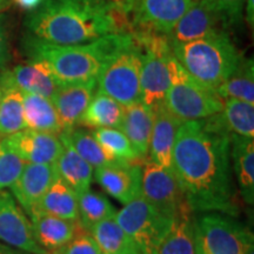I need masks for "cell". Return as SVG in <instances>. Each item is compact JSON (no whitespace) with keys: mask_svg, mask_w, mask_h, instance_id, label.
Returning <instances> with one entry per match:
<instances>
[{"mask_svg":"<svg viewBox=\"0 0 254 254\" xmlns=\"http://www.w3.org/2000/svg\"><path fill=\"white\" fill-rule=\"evenodd\" d=\"M231 135L218 114L185 122L178 128L172 172L192 214L218 212L240 215V195L234 182Z\"/></svg>","mask_w":254,"mask_h":254,"instance_id":"1","label":"cell"},{"mask_svg":"<svg viewBox=\"0 0 254 254\" xmlns=\"http://www.w3.org/2000/svg\"><path fill=\"white\" fill-rule=\"evenodd\" d=\"M104 1H106L114 11L127 17L133 12L136 0H104Z\"/></svg>","mask_w":254,"mask_h":254,"instance_id":"39","label":"cell"},{"mask_svg":"<svg viewBox=\"0 0 254 254\" xmlns=\"http://www.w3.org/2000/svg\"><path fill=\"white\" fill-rule=\"evenodd\" d=\"M50 254H103L91 233L80 231L71 241Z\"/></svg>","mask_w":254,"mask_h":254,"instance_id":"36","label":"cell"},{"mask_svg":"<svg viewBox=\"0 0 254 254\" xmlns=\"http://www.w3.org/2000/svg\"><path fill=\"white\" fill-rule=\"evenodd\" d=\"M218 116L232 134L254 138V104L224 99V107Z\"/></svg>","mask_w":254,"mask_h":254,"instance_id":"32","label":"cell"},{"mask_svg":"<svg viewBox=\"0 0 254 254\" xmlns=\"http://www.w3.org/2000/svg\"><path fill=\"white\" fill-rule=\"evenodd\" d=\"M104 0H44L27 15L31 37L53 45L90 43L107 34L127 32L126 19Z\"/></svg>","mask_w":254,"mask_h":254,"instance_id":"2","label":"cell"},{"mask_svg":"<svg viewBox=\"0 0 254 254\" xmlns=\"http://www.w3.org/2000/svg\"><path fill=\"white\" fill-rule=\"evenodd\" d=\"M231 159L233 176L240 198L247 206L254 204V140L253 138L231 135Z\"/></svg>","mask_w":254,"mask_h":254,"instance_id":"20","label":"cell"},{"mask_svg":"<svg viewBox=\"0 0 254 254\" xmlns=\"http://www.w3.org/2000/svg\"><path fill=\"white\" fill-rule=\"evenodd\" d=\"M0 254H32V253H27L24 252V251L13 249V247L5 245V244L0 243Z\"/></svg>","mask_w":254,"mask_h":254,"instance_id":"42","label":"cell"},{"mask_svg":"<svg viewBox=\"0 0 254 254\" xmlns=\"http://www.w3.org/2000/svg\"><path fill=\"white\" fill-rule=\"evenodd\" d=\"M58 177L56 164L25 163L20 176L9 187L11 194L27 215Z\"/></svg>","mask_w":254,"mask_h":254,"instance_id":"16","label":"cell"},{"mask_svg":"<svg viewBox=\"0 0 254 254\" xmlns=\"http://www.w3.org/2000/svg\"><path fill=\"white\" fill-rule=\"evenodd\" d=\"M59 138L63 142V150L55 163L57 172L66 185L71 187L77 194H80L91 189L94 168L73 150L65 139L62 136Z\"/></svg>","mask_w":254,"mask_h":254,"instance_id":"24","label":"cell"},{"mask_svg":"<svg viewBox=\"0 0 254 254\" xmlns=\"http://www.w3.org/2000/svg\"><path fill=\"white\" fill-rule=\"evenodd\" d=\"M224 18L226 27L240 23L245 0H209Z\"/></svg>","mask_w":254,"mask_h":254,"instance_id":"37","label":"cell"},{"mask_svg":"<svg viewBox=\"0 0 254 254\" xmlns=\"http://www.w3.org/2000/svg\"><path fill=\"white\" fill-rule=\"evenodd\" d=\"M192 219V215L177 219L153 254H195Z\"/></svg>","mask_w":254,"mask_h":254,"instance_id":"33","label":"cell"},{"mask_svg":"<svg viewBox=\"0 0 254 254\" xmlns=\"http://www.w3.org/2000/svg\"><path fill=\"white\" fill-rule=\"evenodd\" d=\"M91 234L103 254H141L134 241L127 236L114 218L95 225Z\"/></svg>","mask_w":254,"mask_h":254,"instance_id":"28","label":"cell"},{"mask_svg":"<svg viewBox=\"0 0 254 254\" xmlns=\"http://www.w3.org/2000/svg\"><path fill=\"white\" fill-rule=\"evenodd\" d=\"M9 59L8 36L5 24V17L0 15V67L4 66Z\"/></svg>","mask_w":254,"mask_h":254,"instance_id":"38","label":"cell"},{"mask_svg":"<svg viewBox=\"0 0 254 254\" xmlns=\"http://www.w3.org/2000/svg\"><path fill=\"white\" fill-rule=\"evenodd\" d=\"M131 37V32H122L80 45L60 46L27 36L24 49L30 60L47 64L60 84H72L97 79L107 60Z\"/></svg>","mask_w":254,"mask_h":254,"instance_id":"3","label":"cell"},{"mask_svg":"<svg viewBox=\"0 0 254 254\" xmlns=\"http://www.w3.org/2000/svg\"><path fill=\"white\" fill-rule=\"evenodd\" d=\"M59 136L65 139L72 146L73 150L85 161H87L94 170L116 161L106 153L103 146L98 142L90 131L74 127L69 131L62 132Z\"/></svg>","mask_w":254,"mask_h":254,"instance_id":"31","label":"cell"},{"mask_svg":"<svg viewBox=\"0 0 254 254\" xmlns=\"http://www.w3.org/2000/svg\"><path fill=\"white\" fill-rule=\"evenodd\" d=\"M25 163L19 155L0 139V190L8 189L20 176Z\"/></svg>","mask_w":254,"mask_h":254,"instance_id":"35","label":"cell"},{"mask_svg":"<svg viewBox=\"0 0 254 254\" xmlns=\"http://www.w3.org/2000/svg\"><path fill=\"white\" fill-rule=\"evenodd\" d=\"M43 1L44 0H13V2L18 7L30 12L36 9Z\"/></svg>","mask_w":254,"mask_h":254,"instance_id":"40","label":"cell"},{"mask_svg":"<svg viewBox=\"0 0 254 254\" xmlns=\"http://www.w3.org/2000/svg\"><path fill=\"white\" fill-rule=\"evenodd\" d=\"M172 85L165 99V106L180 122L209 118L220 113L224 99L214 90L204 86L189 74L176 57L168 58Z\"/></svg>","mask_w":254,"mask_h":254,"instance_id":"5","label":"cell"},{"mask_svg":"<svg viewBox=\"0 0 254 254\" xmlns=\"http://www.w3.org/2000/svg\"><path fill=\"white\" fill-rule=\"evenodd\" d=\"M6 1H7V0H0V11H1V9L5 7Z\"/></svg>","mask_w":254,"mask_h":254,"instance_id":"43","label":"cell"},{"mask_svg":"<svg viewBox=\"0 0 254 254\" xmlns=\"http://www.w3.org/2000/svg\"><path fill=\"white\" fill-rule=\"evenodd\" d=\"M195 247L204 254H246L253 233L231 215L207 212L192 219Z\"/></svg>","mask_w":254,"mask_h":254,"instance_id":"7","label":"cell"},{"mask_svg":"<svg viewBox=\"0 0 254 254\" xmlns=\"http://www.w3.org/2000/svg\"><path fill=\"white\" fill-rule=\"evenodd\" d=\"M92 134L113 160L138 161L140 159L131 141L119 128H95Z\"/></svg>","mask_w":254,"mask_h":254,"instance_id":"34","label":"cell"},{"mask_svg":"<svg viewBox=\"0 0 254 254\" xmlns=\"http://www.w3.org/2000/svg\"><path fill=\"white\" fill-rule=\"evenodd\" d=\"M153 118V110L142 103H135L125 107L119 129L131 141L140 159H144L148 154Z\"/></svg>","mask_w":254,"mask_h":254,"instance_id":"23","label":"cell"},{"mask_svg":"<svg viewBox=\"0 0 254 254\" xmlns=\"http://www.w3.org/2000/svg\"><path fill=\"white\" fill-rule=\"evenodd\" d=\"M37 243L49 253L71 241L81 231L78 221L66 220L33 208L27 214Z\"/></svg>","mask_w":254,"mask_h":254,"instance_id":"18","label":"cell"},{"mask_svg":"<svg viewBox=\"0 0 254 254\" xmlns=\"http://www.w3.org/2000/svg\"><path fill=\"white\" fill-rule=\"evenodd\" d=\"M125 106L97 91L82 113L78 125L87 128H119L122 125Z\"/></svg>","mask_w":254,"mask_h":254,"instance_id":"25","label":"cell"},{"mask_svg":"<svg viewBox=\"0 0 254 254\" xmlns=\"http://www.w3.org/2000/svg\"><path fill=\"white\" fill-rule=\"evenodd\" d=\"M153 127L148 148L150 161L172 171V152L178 128L183 122L176 118L165 106L159 105L153 110Z\"/></svg>","mask_w":254,"mask_h":254,"instance_id":"19","label":"cell"},{"mask_svg":"<svg viewBox=\"0 0 254 254\" xmlns=\"http://www.w3.org/2000/svg\"><path fill=\"white\" fill-rule=\"evenodd\" d=\"M25 128L24 93L5 69L0 74V135L7 136Z\"/></svg>","mask_w":254,"mask_h":254,"instance_id":"22","label":"cell"},{"mask_svg":"<svg viewBox=\"0 0 254 254\" xmlns=\"http://www.w3.org/2000/svg\"><path fill=\"white\" fill-rule=\"evenodd\" d=\"M8 72L11 80L19 90L50 100L62 85L49 65L40 60H30L27 64L8 69Z\"/></svg>","mask_w":254,"mask_h":254,"instance_id":"21","label":"cell"},{"mask_svg":"<svg viewBox=\"0 0 254 254\" xmlns=\"http://www.w3.org/2000/svg\"><path fill=\"white\" fill-rule=\"evenodd\" d=\"M4 140L27 164H55L63 150L58 134L30 128L4 136Z\"/></svg>","mask_w":254,"mask_h":254,"instance_id":"14","label":"cell"},{"mask_svg":"<svg viewBox=\"0 0 254 254\" xmlns=\"http://www.w3.org/2000/svg\"><path fill=\"white\" fill-rule=\"evenodd\" d=\"M34 208L66 220L78 221L77 193L58 177Z\"/></svg>","mask_w":254,"mask_h":254,"instance_id":"27","label":"cell"},{"mask_svg":"<svg viewBox=\"0 0 254 254\" xmlns=\"http://www.w3.org/2000/svg\"><path fill=\"white\" fill-rule=\"evenodd\" d=\"M244 8L246 9V20L251 28L254 26V0H245Z\"/></svg>","mask_w":254,"mask_h":254,"instance_id":"41","label":"cell"},{"mask_svg":"<svg viewBox=\"0 0 254 254\" xmlns=\"http://www.w3.org/2000/svg\"><path fill=\"white\" fill-rule=\"evenodd\" d=\"M114 219L141 254H153L177 220L159 212L142 195L124 205Z\"/></svg>","mask_w":254,"mask_h":254,"instance_id":"8","label":"cell"},{"mask_svg":"<svg viewBox=\"0 0 254 254\" xmlns=\"http://www.w3.org/2000/svg\"><path fill=\"white\" fill-rule=\"evenodd\" d=\"M97 90V79L60 85L51 99L58 114L62 132L78 126L82 113L86 110Z\"/></svg>","mask_w":254,"mask_h":254,"instance_id":"17","label":"cell"},{"mask_svg":"<svg viewBox=\"0 0 254 254\" xmlns=\"http://www.w3.org/2000/svg\"><path fill=\"white\" fill-rule=\"evenodd\" d=\"M140 72V103L154 110L164 104L172 85V75L168 68V58L173 56L159 55L151 51H142Z\"/></svg>","mask_w":254,"mask_h":254,"instance_id":"15","label":"cell"},{"mask_svg":"<svg viewBox=\"0 0 254 254\" xmlns=\"http://www.w3.org/2000/svg\"><path fill=\"white\" fill-rule=\"evenodd\" d=\"M78 224L82 231L91 233L92 228L99 222L116 217V208L112 202L99 192L91 189L77 194Z\"/></svg>","mask_w":254,"mask_h":254,"instance_id":"29","label":"cell"},{"mask_svg":"<svg viewBox=\"0 0 254 254\" xmlns=\"http://www.w3.org/2000/svg\"><path fill=\"white\" fill-rule=\"evenodd\" d=\"M215 92L222 99H238L254 104L253 58H241L239 65Z\"/></svg>","mask_w":254,"mask_h":254,"instance_id":"30","label":"cell"},{"mask_svg":"<svg viewBox=\"0 0 254 254\" xmlns=\"http://www.w3.org/2000/svg\"><path fill=\"white\" fill-rule=\"evenodd\" d=\"M193 0H136L133 8L134 26L168 36Z\"/></svg>","mask_w":254,"mask_h":254,"instance_id":"13","label":"cell"},{"mask_svg":"<svg viewBox=\"0 0 254 254\" xmlns=\"http://www.w3.org/2000/svg\"><path fill=\"white\" fill-rule=\"evenodd\" d=\"M0 243L32 254H50L37 243L31 221L8 190H0Z\"/></svg>","mask_w":254,"mask_h":254,"instance_id":"10","label":"cell"},{"mask_svg":"<svg viewBox=\"0 0 254 254\" xmlns=\"http://www.w3.org/2000/svg\"><path fill=\"white\" fill-rule=\"evenodd\" d=\"M195 254H204V253H202L201 251H200L199 249H196V247H195Z\"/></svg>","mask_w":254,"mask_h":254,"instance_id":"44","label":"cell"},{"mask_svg":"<svg viewBox=\"0 0 254 254\" xmlns=\"http://www.w3.org/2000/svg\"><path fill=\"white\" fill-rule=\"evenodd\" d=\"M142 53L132 34L131 39L117 50L101 68L97 77L98 91L125 107L140 103Z\"/></svg>","mask_w":254,"mask_h":254,"instance_id":"6","label":"cell"},{"mask_svg":"<svg viewBox=\"0 0 254 254\" xmlns=\"http://www.w3.org/2000/svg\"><path fill=\"white\" fill-rule=\"evenodd\" d=\"M225 27L224 18L209 0H193L167 37L171 43H189L225 30Z\"/></svg>","mask_w":254,"mask_h":254,"instance_id":"12","label":"cell"},{"mask_svg":"<svg viewBox=\"0 0 254 254\" xmlns=\"http://www.w3.org/2000/svg\"><path fill=\"white\" fill-rule=\"evenodd\" d=\"M23 93L26 128L59 135L62 133V125L52 101L37 94Z\"/></svg>","mask_w":254,"mask_h":254,"instance_id":"26","label":"cell"},{"mask_svg":"<svg viewBox=\"0 0 254 254\" xmlns=\"http://www.w3.org/2000/svg\"><path fill=\"white\" fill-rule=\"evenodd\" d=\"M171 47L190 77L214 91L236 71L243 58L226 30L189 43H171Z\"/></svg>","mask_w":254,"mask_h":254,"instance_id":"4","label":"cell"},{"mask_svg":"<svg viewBox=\"0 0 254 254\" xmlns=\"http://www.w3.org/2000/svg\"><path fill=\"white\" fill-rule=\"evenodd\" d=\"M142 196L174 220L193 215L172 171L150 160L142 165Z\"/></svg>","mask_w":254,"mask_h":254,"instance_id":"9","label":"cell"},{"mask_svg":"<svg viewBox=\"0 0 254 254\" xmlns=\"http://www.w3.org/2000/svg\"><path fill=\"white\" fill-rule=\"evenodd\" d=\"M93 179L123 205L142 195V165L138 161H113L94 170Z\"/></svg>","mask_w":254,"mask_h":254,"instance_id":"11","label":"cell"}]
</instances>
